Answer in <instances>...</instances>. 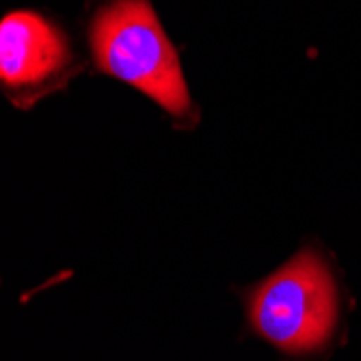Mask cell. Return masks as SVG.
<instances>
[{
    "label": "cell",
    "instance_id": "3957f363",
    "mask_svg": "<svg viewBox=\"0 0 361 361\" xmlns=\"http://www.w3.org/2000/svg\"><path fill=\"white\" fill-rule=\"evenodd\" d=\"M80 72L68 35L35 11H13L0 24V82L9 100L28 109Z\"/></svg>",
    "mask_w": 361,
    "mask_h": 361
},
{
    "label": "cell",
    "instance_id": "6da1fadb",
    "mask_svg": "<svg viewBox=\"0 0 361 361\" xmlns=\"http://www.w3.org/2000/svg\"><path fill=\"white\" fill-rule=\"evenodd\" d=\"M97 70L137 87L176 117H190L192 102L178 52L149 0H106L89 24Z\"/></svg>",
    "mask_w": 361,
    "mask_h": 361
},
{
    "label": "cell",
    "instance_id": "7a4b0ae2",
    "mask_svg": "<svg viewBox=\"0 0 361 361\" xmlns=\"http://www.w3.org/2000/svg\"><path fill=\"white\" fill-rule=\"evenodd\" d=\"M253 329L286 353H312L329 342L338 322V290L322 257L294 255L249 299Z\"/></svg>",
    "mask_w": 361,
    "mask_h": 361
}]
</instances>
